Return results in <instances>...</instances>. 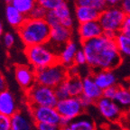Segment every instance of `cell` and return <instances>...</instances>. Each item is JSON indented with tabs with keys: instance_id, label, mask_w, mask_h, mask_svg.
Segmentation results:
<instances>
[{
	"instance_id": "cell-1",
	"label": "cell",
	"mask_w": 130,
	"mask_h": 130,
	"mask_svg": "<svg viewBox=\"0 0 130 130\" xmlns=\"http://www.w3.org/2000/svg\"><path fill=\"white\" fill-rule=\"evenodd\" d=\"M87 65L91 71H113L122 64L123 58L113 38L102 36L81 43Z\"/></svg>"
},
{
	"instance_id": "cell-2",
	"label": "cell",
	"mask_w": 130,
	"mask_h": 130,
	"mask_svg": "<svg viewBox=\"0 0 130 130\" xmlns=\"http://www.w3.org/2000/svg\"><path fill=\"white\" fill-rule=\"evenodd\" d=\"M17 32L25 47L46 44L50 41L51 26L45 20H35L27 17Z\"/></svg>"
},
{
	"instance_id": "cell-3",
	"label": "cell",
	"mask_w": 130,
	"mask_h": 130,
	"mask_svg": "<svg viewBox=\"0 0 130 130\" xmlns=\"http://www.w3.org/2000/svg\"><path fill=\"white\" fill-rule=\"evenodd\" d=\"M24 53L35 71L44 69L59 62V57L46 44L25 47Z\"/></svg>"
},
{
	"instance_id": "cell-4",
	"label": "cell",
	"mask_w": 130,
	"mask_h": 130,
	"mask_svg": "<svg viewBox=\"0 0 130 130\" xmlns=\"http://www.w3.org/2000/svg\"><path fill=\"white\" fill-rule=\"evenodd\" d=\"M126 14L120 6L108 7L100 13L99 23L104 31V35L110 38H115L120 32L122 24L126 18Z\"/></svg>"
},
{
	"instance_id": "cell-5",
	"label": "cell",
	"mask_w": 130,
	"mask_h": 130,
	"mask_svg": "<svg viewBox=\"0 0 130 130\" xmlns=\"http://www.w3.org/2000/svg\"><path fill=\"white\" fill-rule=\"evenodd\" d=\"M69 76L68 68L60 62L53 64L50 67L35 71L36 83L43 86L56 89L63 83Z\"/></svg>"
},
{
	"instance_id": "cell-6",
	"label": "cell",
	"mask_w": 130,
	"mask_h": 130,
	"mask_svg": "<svg viewBox=\"0 0 130 130\" xmlns=\"http://www.w3.org/2000/svg\"><path fill=\"white\" fill-rule=\"evenodd\" d=\"M26 92L29 106L55 108L59 101L54 89L38 83L35 84Z\"/></svg>"
},
{
	"instance_id": "cell-7",
	"label": "cell",
	"mask_w": 130,
	"mask_h": 130,
	"mask_svg": "<svg viewBox=\"0 0 130 130\" xmlns=\"http://www.w3.org/2000/svg\"><path fill=\"white\" fill-rule=\"evenodd\" d=\"M56 109L61 118V126H67L71 121L82 116L85 108L82 107L79 98L70 97L58 101Z\"/></svg>"
},
{
	"instance_id": "cell-8",
	"label": "cell",
	"mask_w": 130,
	"mask_h": 130,
	"mask_svg": "<svg viewBox=\"0 0 130 130\" xmlns=\"http://www.w3.org/2000/svg\"><path fill=\"white\" fill-rule=\"evenodd\" d=\"M29 111L35 125L49 124L61 126V118L56 108L29 106Z\"/></svg>"
},
{
	"instance_id": "cell-9",
	"label": "cell",
	"mask_w": 130,
	"mask_h": 130,
	"mask_svg": "<svg viewBox=\"0 0 130 130\" xmlns=\"http://www.w3.org/2000/svg\"><path fill=\"white\" fill-rule=\"evenodd\" d=\"M95 105L100 115L109 121H117L121 118V115H123L122 109L112 100L102 97L96 102Z\"/></svg>"
},
{
	"instance_id": "cell-10",
	"label": "cell",
	"mask_w": 130,
	"mask_h": 130,
	"mask_svg": "<svg viewBox=\"0 0 130 130\" xmlns=\"http://www.w3.org/2000/svg\"><path fill=\"white\" fill-rule=\"evenodd\" d=\"M14 78L19 86L25 91L36 84L35 71L25 65H17L14 69Z\"/></svg>"
},
{
	"instance_id": "cell-11",
	"label": "cell",
	"mask_w": 130,
	"mask_h": 130,
	"mask_svg": "<svg viewBox=\"0 0 130 130\" xmlns=\"http://www.w3.org/2000/svg\"><path fill=\"white\" fill-rule=\"evenodd\" d=\"M78 34L80 43H84L87 41L102 36L104 35V31L99 21H92L79 24L78 27Z\"/></svg>"
},
{
	"instance_id": "cell-12",
	"label": "cell",
	"mask_w": 130,
	"mask_h": 130,
	"mask_svg": "<svg viewBox=\"0 0 130 130\" xmlns=\"http://www.w3.org/2000/svg\"><path fill=\"white\" fill-rule=\"evenodd\" d=\"M18 112V106L14 94L9 90L0 93V114L12 118Z\"/></svg>"
},
{
	"instance_id": "cell-13",
	"label": "cell",
	"mask_w": 130,
	"mask_h": 130,
	"mask_svg": "<svg viewBox=\"0 0 130 130\" xmlns=\"http://www.w3.org/2000/svg\"><path fill=\"white\" fill-rule=\"evenodd\" d=\"M72 31L71 29H68L62 26L61 24H57L55 26L51 27V35H50V41L49 43H52L55 45H61L64 46L67 43L71 40Z\"/></svg>"
},
{
	"instance_id": "cell-14",
	"label": "cell",
	"mask_w": 130,
	"mask_h": 130,
	"mask_svg": "<svg viewBox=\"0 0 130 130\" xmlns=\"http://www.w3.org/2000/svg\"><path fill=\"white\" fill-rule=\"evenodd\" d=\"M82 83H83L82 95L87 97L88 99L91 100L96 103L100 99L103 97V90L96 84L90 74L85 76L82 79Z\"/></svg>"
},
{
	"instance_id": "cell-15",
	"label": "cell",
	"mask_w": 130,
	"mask_h": 130,
	"mask_svg": "<svg viewBox=\"0 0 130 130\" xmlns=\"http://www.w3.org/2000/svg\"><path fill=\"white\" fill-rule=\"evenodd\" d=\"M79 51L77 43L74 41H70L64 46L62 47L61 51L58 54L59 57V62L65 66L66 68H71L74 65V58L76 53Z\"/></svg>"
},
{
	"instance_id": "cell-16",
	"label": "cell",
	"mask_w": 130,
	"mask_h": 130,
	"mask_svg": "<svg viewBox=\"0 0 130 130\" xmlns=\"http://www.w3.org/2000/svg\"><path fill=\"white\" fill-rule=\"evenodd\" d=\"M12 130H34L35 123L29 113L18 111L11 118Z\"/></svg>"
},
{
	"instance_id": "cell-17",
	"label": "cell",
	"mask_w": 130,
	"mask_h": 130,
	"mask_svg": "<svg viewBox=\"0 0 130 130\" xmlns=\"http://www.w3.org/2000/svg\"><path fill=\"white\" fill-rule=\"evenodd\" d=\"M94 81L96 82L99 88L104 89L110 88L112 86H116L117 78L112 71H99L90 73Z\"/></svg>"
},
{
	"instance_id": "cell-18",
	"label": "cell",
	"mask_w": 130,
	"mask_h": 130,
	"mask_svg": "<svg viewBox=\"0 0 130 130\" xmlns=\"http://www.w3.org/2000/svg\"><path fill=\"white\" fill-rule=\"evenodd\" d=\"M62 85L70 97L79 98L82 95L83 83L79 75H69Z\"/></svg>"
},
{
	"instance_id": "cell-19",
	"label": "cell",
	"mask_w": 130,
	"mask_h": 130,
	"mask_svg": "<svg viewBox=\"0 0 130 130\" xmlns=\"http://www.w3.org/2000/svg\"><path fill=\"white\" fill-rule=\"evenodd\" d=\"M100 12L87 6H75V16L79 24L85 23L98 21Z\"/></svg>"
},
{
	"instance_id": "cell-20",
	"label": "cell",
	"mask_w": 130,
	"mask_h": 130,
	"mask_svg": "<svg viewBox=\"0 0 130 130\" xmlns=\"http://www.w3.org/2000/svg\"><path fill=\"white\" fill-rule=\"evenodd\" d=\"M6 18L11 26L18 30L24 21L26 20V16L19 12L12 5H6Z\"/></svg>"
},
{
	"instance_id": "cell-21",
	"label": "cell",
	"mask_w": 130,
	"mask_h": 130,
	"mask_svg": "<svg viewBox=\"0 0 130 130\" xmlns=\"http://www.w3.org/2000/svg\"><path fill=\"white\" fill-rule=\"evenodd\" d=\"M114 101L118 105L123 112L130 111V89L129 87L118 86V91Z\"/></svg>"
},
{
	"instance_id": "cell-22",
	"label": "cell",
	"mask_w": 130,
	"mask_h": 130,
	"mask_svg": "<svg viewBox=\"0 0 130 130\" xmlns=\"http://www.w3.org/2000/svg\"><path fill=\"white\" fill-rule=\"evenodd\" d=\"M69 127L71 130H96L95 122L93 121L91 118L89 116H86L83 114L79 118H76L70 123Z\"/></svg>"
},
{
	"instance_id": "cell-23",
	"label": "cell",
	"mask_w": 130,
	"mask_h": 130,
	"mask_svg": "<svg viewBox=\"0 0 130 130\" xmlns=\"http://www.w3.org/2000/svg\"><path fill=\"white\" fill-rule=\"evenodd\" d=\"M11 5L24 15L28 17L31 11L37 5V2L36 0H12Z\"/></svg>"
},
{
	"instance_id": "cell-24",
	"label": "cell",
	"mask_w": 130,
	"mask_h": 130,
	"mask_svg": "<svg viewBox=\"0 0 130 130\" xmlns=\"http://www.w3.org/2000/svg\"><path fill=\"white\" fill-rule=\"evenodd\" d=\"M114 40L120 54L123 56L130 57V37L126 36L119 32L116 35Z\"/></svg>"
},
{
	"instance_id": "cell-25",
	"label": "cell",
	"mask_w": 130,
	"mask_h": 130,
	"mask_svg": "<svg viewBox=\"0 0 130 130\" xmlns=\"http://www.w3.org/2000/svg\"><path fill=\"white\" fill-rule=\"evenodd\" d=\"M75 6H87L99 12H103L108 7L105 0H74Z\"/></svg>"
},
{
	"instance_id": "cell-26",
	"label": "cell",
	"mask_w": 130,
	"mask_h": 130,
	"mask_svg": "<svg viewBox=\"0 0 130 130\" xmlns=\"http://www.w3.org/2000/svg\"><path fill=\"white\" fill-rule=\"evenodd\" d=\"M53 12H54L55 15L57 16V18L59 19L60 23L61 21L65 20V19H68L70 17H71V10H70L69 6H68L66 2H63L61 6H58L55 10H53Z\"/></svg>"
},
{
	"instance_id": "cell-27",
	"label": "cell",
	"mask_w": 130,
	"mask_h": 130,
	"mask_svg": "<svg viewBox=\"0 0 130 130\" xmlns=\"http://www.w3.org/2000/svg\"><path fill=\"white\" fill-rule=\"evenodd\" d=\"M36 2L37 5L43 6L47 11H53L65 1L64 0H36Z\"/></svg>"
},
{
	"instance_id": "cell-28",
	"label": "cell",
	"mask_w": 130,
	"mask_h": 130,
	"mask_svg": "<svg viewBox=\"0 0 130 130\" xmlns=\"http://www.w3.org/2000/svg\"><path fill=\"white\" fill-rule=\"evenodd\" d=\"M47 13H48V11L46 9H44L43 6L36 5L29 14L28 18L35 19V20H44Z\"/></svg>"
},
{
	"instance_id": "cell-29",
	"label": "cell",
	"mask_w": 130,
	"mask_h": 130,
	"mask_svg": "<svg viewBox=\"0 0 130 130\" xmlns=\"http://www.w3.org/2000/svg\"><path fill=\"white\" fill-rule=\"evenodd\" d=\"M74 65L79 67V66H83V65H87V59H86V55L84 52L82 51V49L79 50L76 53V56L74 58Z\"/></svg>"
},
{
	"instance_id": "cell-30",
	"label": "cell",
	"mask_w": 130,
	"mask_h": 130,
	"mask_svg": "<svg viewBox=\"0 0 130 130\" xmlns=\"http://www.w3.org/2000/svg\"><path fill=\"white\" fill-rule=\"evenodd\" d=\"M0 130H12L10 117L0 114Z\"/></svg>"
},
{
	"instance_id": "cell-31",
	"label": "cell",
	"mask_w": 130,
	"mask_h": 130,
	"mask_svg": "<svg viewBox=\"0 0 130 130\" xmlns=\"http://www.w3.org/2000/svg\"><path fill=\"white\" fill-rule=\"evenodd\" d=\"M44 20L46 21L47 24H48L51 27L55 26V25H57V24H60L59 19L57 18V16L55 15L53 11H48Z\"/></svg>"
},
{
	"instance_id": "cell-32",
	"label": "cell",
	"mask_w": 130,
	"mask_h": 130,
	"mask_svg": "<svg viewBox=\"0 0 130 130\" xmlns=\"http://www.w3.org/2000/svg\"><path fill=\"white\" fill-rule=\"evenodd\" d=\"M14 42H15V38L12 32H6L3 35V43L6 48H11L14 44Z\"/></svg>"
},
{
	"instance_id": "cell-33",
	"label": "cell",
	"mask_w": 130,
	"mask_h": 130,
	"mask_svg": "<svg viewBox=\"0 0 130 130\" xmlns=\"http://www.w3.org/2000/svg\"><path fill=\"white\" fill-rule=\"evenodd\" d=\"M117 91H118V86H112L110 88H108V89L103 90V98L114 100V99L116 97Z\"/></svg>"
},
{
	"instance_id": "cell-34",
	"label": "cell",
	"mask_w": 130,
	"mask_h": 130,
	"mask_svg": "<svg viewBox=\"0 0 130 130\" xmlns=\"http://www.w3.org/2000/svg\"><path fill=\"white\" fill-rule=\"evenodd\" d=\"M120 34L130 37V15L126 14V18L123 22V24H122L121 29H120Z\"/></svg>"
},
{
	"instance_id": "cell-35",
	"label": "cell",
	"mask_w": 130,
	"mask_h": 130,
	"mask_svg": "<svg viewBox=\"0 0 130 130\" xmlns=\"http://www.w3.org/2000/svg\"><path fill=\"white\" fill-rule=\"evenodd\" d=\"M37 130H61V126L49 124H36L35 125Z\"/></svg>"
},
{
	"instance_id": "cell-36",
	"label": "cell",
	"mask_w": 130,
	"mask_h": 130,
	"mask_svg": "<svg viewBox=\"0 0 130 130\" xmlns=\"http://www.w3.org/2000/svg\"><path fill=\"white\" fill-rule=\"evenodd\" d=\"M79 100H80L81 105H82V107H83L84 108H88L95 104V102H93L91 100H89V99H88L87 97H85V96H83V95H81L80 97H79Z\"/></svg>"
},
{
	"instance_id": "cell-37",
	"label": "cell",
	"mask_w": 130,
	"mask_h": 130,
	"mask_svg": "<svg viewBox=\"0 0 130 130\" xmlns=\"http://www.w3.org/2000/svg\"><path fill=\"white\" fill-rule=\"evenodd\" d=\"M7 90V81L2 72H0V93Z\"/></svg>"
},
{
	"instance_id": "cell-38",
	"label": "cell",
	"mask_w": 130,
	"mask_h": 130,
	"mask_svg": "<svg viewBox=\"0 0 130 130\" xmlns=\"http://www.w3.org/2000/svg\"><path fill=\"white\" fill-rule=\"evenodd\" d=\"M121 9L125 12V14L130 15V0H123L120 5Z\"/></svg>"
},
{
	"instance_id": "cell-39",
	"label": "cell",
	"mask_w": 130,
	"mask_h": 130,
	"mask_svg": "<svg viewBox=\"0 0 130 130\" xmlns=\"http://www.w3.org/2000/svg\"><path fill=\"white\" fill-rule=\"evenodd\" d=\"M108 7H116V6H120L123 0H105Z\"/></svg>"
},
{
	"instance_id": "cell-40",
	"label": "cell",
	"mask_w": 130,
	"mask_h": 130,
	"mask_svg": "<svg viewBox=\"0 0 130 130\" xmlns=\"http://www.w3.org/2000/svg\"><path fill=\"white\" fill-rule=\"evenodd\" d=\"M2 34H3V24L1 22V20H0V36L2 35Z\"/></svg>"
},
{
	"instance_id": "cell-41",
	"label": "cell",
	"mask_w": 130,
	"mask_h": 130,
	"mask_svg": "<svg viewBox=\"0 0 130 130\" xmlns=\"http://www.w3.org/2000/svg\"><path fill=\"white\" fill-rule=\"evenodd\" d=\"M61 130H71V128L69 127V126H61Z\"/></svg>"
},
{
	"instance_id": "cell-42",
	"label": "cell",
	"mask_w": 130,
	"mask_h": 130,
	"mask_svg": "<svg viewBox=\"0 0 130 130\" xmlns=\"http://www.w3.org/2000/svg\"><path fill=\"white\" fill-rule=\"evenodd\" d=\"M5 1H6L7 5H11V3H12V0H5Z\"/></svg>"
},
{
	"instance_id": "cell-43",
	"label": "cell",
	"mask_w": 130,
	"mask_h": 130,
	"mask_svg": "<svg viewBox=\"0 0 130 130\" xmlns=\"http://www.w3.org/2000/svg\"><path fill=\"white\" fill-rule=\"evenodd\" d=\"M129 89H130V86H129Z\"/></svg>"
}]
</instances>
